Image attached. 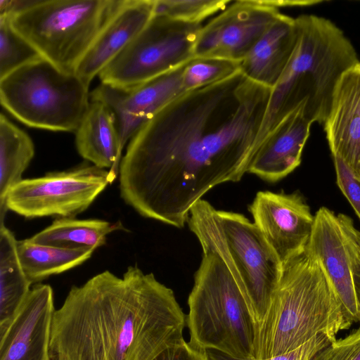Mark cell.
I'll return each instance as SVG.
<instances>
[{
  "label": "cell",
  "instance_id": "obj_1",
  "mask_svg": "<svg viewBox=\"0 0 360 360\" xmlns=\"http://www.w3.org/2000/svg\"><path fill=\"white\" fill-rule=\"evenodd\" d=\"M271 91L240 71L166 105L129 140L122 198L143 217L184 227L206 193L248 173Z\"/></svg>",
  "mask_w": 360,
  "mask_h": 360
},
{
  "label": "cell",
  "instance_id": "obj_2",
  "mask_svg": "<svg viewBox=\"0 0 360 360\" xmlns=\"http://www.w3.org/2000/svg\"><path fill=\"white\" fill-rule=\"evenodd\" d=\"M186 316L173 290L129 266L73 285L52 321L50 360H153L182 341Z\"/></svg>",
  "mask_w": 360,
  "mask_h": 360
},
{
  "label": "cell",
  "instance_id": "obj_3",
  "mask_svg": "<svg viewBox=\"0 0 360 360\" xmlns=\"http://www.w3.org/2000/svg\"><path fill=\"white\" fill-rule=\"evenodd\" d=\"M297 40L285 70L271 89L257 140L300 105L307 120L324 124L342 75L359 63L343 32L330 20L314 15L295 18Z\"/></svg>",
  "mask_w": 360,
  "mask_h": 360
},
{
  "label": "cell",
  "instance_id": "obj_4",
  "mask_svg": "<svg viewBox=\"0 0 360 360\" xmlns=\"http://www.w3.org/2000/svg\"><path fill=\"white\" fill-rule=\"evenodd\" d=\"M352 324L319 264L306 250L283 266L269 311L258 326L256 360L290 352L320 334L336 340Z\"/></svg>",
  "mask_w": 360,
  "mask_h": 360
},
{
  "label": "cell",
  "instance_id": "obj_5",
  "mask_svg": "<svg viewBox=\"0 0 360 360\" xmlns=\"http://www.w3.org/2000/svg\"><path fill=\"white\" fill-rule=\"evenodd\" d=\"M187 223L202 252L215 255L229 270L259 326L283 272L264 235L243 214L217 210L202 199L191 209Z\"/></svg>",
  "mask_w": 360,
  "mask_h": 360
},
{
  "label": "cell",
  "instance_id": "obj_6",
  "mask_svg": "<svg viewBox=\"0 0 360 360\" xmlns=\"http://www.w3.org/2000/svg\"><path fill=\"white\" fill-rule=\"evenodd\" d=\"M188 304L190 344L238 360H256L258 326L234 278L215 255L202 252Z\"/></svg>",
  "mask_w": 360,
  "mask_h": 360
},
{
  "label": "cell",
  "instance_id": "obj_7",
  "mask_svg": "<svg viewBox=\"0 0 360 360\" xmlns=\"http://www.w3.org/2000/svg\"><path fill=\"white\" fill-rule=\"evenodd\" d=\"M124 0L27 1L9 17L13 28L58 68L75 72Z\"/></svg>",
  "mask_w": 360,
  "mask_h": 360
},
{
  "label": "cell",
  "instance_id": "obj_8",
  "mask_svg": "<svg viewBox=\"0 0 360 360\" xmlns=\"http://www.w3.org/2000/svg\"><path fill=\"white\" fill-rule=\"evenodd\" d=\"M89 86L41 57L0 79V101L25 125L75 132L91 102Z\"/></svg>",
  "mask_w": 360,
  "mask_h": 360
},
{
  "label": "cell",
  "instance_id": "obj_9",
  "mask_svg": "<svg viewBox=\"0 0 360 360\" xmlns=\"http://www.w3.org/2000/svg\"><path fill=\"white\" fill-rule=\"evenodd\" d=\"M202 27L153 15L134 41L101 72V83L131 89L184 65L195 57Z\"/></svg>",
  "mask_w": 360,
  "mask_h": 360
},
{
  "label": "cell",
  "instance_id": "obj_10",
  "mask_svg": "<svg viewBox=\"0 0 360 360\" xmlns=\"http://www.w3.org/2000/svg\"><path fill=\"white\" fill-rule=\"evenodd\" d=\"M110 183L109 170L84 165L22 179L8 191V210L27 219L74 218L85 211Z\"/></svg>",
  "mask_w": 360,
  "mask_h": 360
},
{
  "label": "cell",
  "instance_id": "obj_11",
  "mask_svg": "<svg viewBox=\"0 0 360 360\" xmlns=\"http://www.w3.org/2000/svg\"><path fill=\"white\" fill-rule=\"evenodd\" d=\"M281 14L269 1H233L202 27L195 46V57L240 63Z\"/></svg>",
  "mask_w": 360,
  "mask_h": 360
},
{
  "label": "cell",
  "instance_id": "obj_12",
  "mask_svg": "<svg viewBox=\"0 0 360 360\" xmlns=\"http://www.w3.org/2000/svg\"><path fill=\"white\" fill-rule=\"evenodd\" d=\"M250 212L283 266L306 250L314 216L300 193L259 191Z\"/></svg>",
  "mask_w": 360,
  "mask_h": 360
},
{
  "label": "cell",
  "instance_id": "obj_13",
  "mask_svg": "<svg viewBox=\"0 0 360 360\" xmlns=\"http://www.w3.org/2000/svg\"><path fill=\"white\" fill-rule=\"evenodd\" d=\"M184 65L131 89L101 83L90 92L91 100L103 103L114 114L122 150L158 111L186 93L182 84Z\"/></svg>",
  "mask_w": 360,
  "mask_h": 360
},
{
  "label": "cell",
  "instance_id": "obj_14",
  "mask_svg": "<svg viewBox=\"0 0 360 360\" xmlns=\"http://www.w3.org/2000/svg\"><path fill=\"white\" fill-rule=\"evenodd\" d=\"M55 311L51 286L34 285L13 319L0 332V360H50Z\"/></svg>",
  "mask_w": 360,
  "mask_h": 360
},
{
  "label": "cell",
  "instance_id": "obj_15",
  "mask_svg": "<svg viewBox=\"0 0 360 360\" xmlns=\"http://www.w3.org/2000/svg\"><path fill=\"white\" fill-rule=\"evenodd\" d=\"M306 250L316 259L340 300L348 319L359 321L353 274L337 215L326 207L315 215Z\"/></svg>",
  "mask_w": 360,
  "mask_h": 360
},
{
  "label": "cell",
  "instance_id": "obj_16",
  "mask_svg": "<svg viewBox=\"0 0 360 360\" xmlns=\"http://www.w3.org/2000/svg\"><path fill=\"white\" fill-rule=\"evenodd\" d=\"M154 4L155 0H124L75 69L87 86L146 27L153 15Z\"/></svg>",
  "mask_w": 360,
  "mask_h": 360
},
{
  "label": "cell",
  "instance_id": "obj_17",
  "mask_svg": "<svg viewBox=\"0 0 360 360\" xmlns=\"http://www.w3.org/2000/svg\"><path fill=\"white\" fill-rule=\"evenodd\" d=\"M323 125L332 155L360 179V62L339 81Z\"/></svg>",
  "mask_w": 360,
  "mask_h": 360
},
{
  "label": "cell",
  "instance_id": "obj_18",
  "mask_svg": "<svg viewBox=\"0 0 360 360\" xmlns=\"http://www.w3.org/2000/svg\"><path fill=\"white\" fill-rule=\"evenodd\" d=\"M311 125L302 105L287 115L264 138L248 173L269 182H276L290 174L301 162Z\"/></svg>",
  "mask_w": 360,
  "mask_h": 360
},
{
  "label": "cell",
  "instance_id": "obj_19",
  "mask_svg": "<svg viewBox=\"0 0 360 360\" xmlns=\"http://www.w3.org/2000/svg\"><path fill=\"white\" fill-rule=\"evenodd\" d=\"M297 40L295 18L281 14L240 63L249 79L272 89L285 70Z\"/></svg>",
  "mask_w": 360,
  "mask_h": 360
},
{
  "label": "cell",
  "instance_id": "obj_20",
  "mask_svg": "<svg viewBox=\"0 0 360 360\" xmlns=\"http://www.w3.org/2000/svg\"><path fill=\"white\" fill-rule=\"evenodd\" d=\"M79 154L94 165L109 169L111 184L119 174L122 150L116 120L103 103L91 100L89 109L75 131Z\"/></svg>",
  "mask_w": 360,
  "mask_h": 360
},
{
  "label": "cell",
  "instance_id": "obj_21",
  "mask_svg": "<svg viewBox=\"0 0 360 360\" xmlns=\"http://www.w3.org/2000/svg\"><path fill=\"white\" fill-rule=\"evenodd\" d=\"M17 241L4 223L0 224V332L13 319L31 290L20 262Z\"/></svg>",
  "mask_w": 360,
  "mask_h": 360
},
{
  "label": "cell",
  "instance_id": "obj_22",
  "mask_svg": "<svg viewBox=\"0 0 360 360\" xmlns=\"http://www.w3.org/2000/svg\"><path fill=\"white\" fill-rule=\"evenodd\" d=\"M34 156L30 136L0 115V224L4 223L8 210L6 205L10 189L22 180V175Z\"/></svg>",
  "mask_w": 360,
  "mask_h": 360
},
{
  "label": "cell",
  "instance_id": "obj_23",
  "mask_svg": "<svg viewBox=\"0 0 360 360\" xmlns=\"http://www.w3.org/2000/svg\"><path fill=\"white\" fill-rule=\"evenodd\" d=\"M94 251L88 248H68L38 244L29 238L17 241L20 262L32 284L79 266L91 257Z\"/></svg>",
  "mask_w": 360,
  "mask_h": 360
},
{
  "label": "cell",
  "instance_id": "obj_24",
  "mask_svg": "<svg viewBox=\"0 0 360 360\" xmlns=\"http://www.w3.org/2000/svg\"><path fill=\"white\" fill-rule=\"evenodd\" d=\"M123 229L120 221L61 217L56 218L50 226L29 240L38 244L68 248H88L95 250L105 244L108 235Z\"/></svg>",
  "mask_w": 360,
  "mask_h": 360
},
{
  "label": "cell",
  "instance_id": "obj_25",
  "mask_svg": "<svg viewBox=\"0 0 360 360\" xmlns=\"http://www.w3.org/2000/svg\"><path fill=\"white\" fill-rule=\"evenodd\" d=\"M240 63L194 57L184 67L182 84L186 92L223 81L240 72Z\"/></svg>",
  "mask_w": 360,
  "mask_h": 360
},
{
  "label": "cell",
  "instance_id": "obj_26",
  "mask_svg": "<svg viewBox=\"0 0 360 360\" xmlns=\"http://www.w3.org/2000/svg\"><path fill=\"white\" fill-rule=\"evenodd\" d=\"M41 56L12 26L8 16H0V79Z\"/></svg>",
  "mask_w": 360,
  "mask_h": 360
},
{
  "label": "cell",
  "instance_id": "obj_27",
  "mask_svg": "<svg viewBox=\"0 0 360 360\" xmlns=\"http://www.w3.org/2000/svg\"><path fill=\"white\" fill-rule=\"evenodd\" d=\"M229 0H155L153 15L190 23H200L207 17L224 11Z\"/></svg>",
  "mask_w": 360,
  "mask_h": 360
},
{
  "label": "cell",
  "instance_id": "obj_28",
  "mask_svg": "<svg viewBox=\"0 0 360 360\" xmlns=\"http://www.w3.org/2000/svg\"><path fill=\"white\" fill-rule=\"evenodd\" d=\"M336 340L327 335L320 334L290 352L264 360H312L319 352ZM207 352L210 360H238L215 350L209 349Z\"/></svg>",
  "mask_w": 360,
  "mask_h": 360
},
{
  "label": "cell",
  "instance_id": "obj_29",
  "mask_svg": "<svg viewBox=\"0 0 360 360\" xmlns=\"http://www.w3.org/2000/svg\"><path fill=\"white\" fill-rule=\"evenodd\" d=\"M312 360H360V327L345 338L332 342Z\"/></svg>",
  "mask_w": 360,
  "mask_h": 360
},
{
  "label": "cell",
  "instance_id": "obj_30",
  "mask_svg": "<svg viewBox=\"0 0 360 360\" xmlns=\"http://www.w3.org/2000/svg\"><path fill=\"white\" fill-rule=\"evenodd\" d=\"M333 157L337 184L360 219V179L340 157Z\"/></svg>",
  "mask_w": 360,
  "mask_h": 360
},
{
  "label": "cell",
  "instance_id": "obj_31",
  "mask_svg": "<svg viewBox=\"0 0 360 360\" xmlns=\"http://www.w3.org/2000/svg\"><path fill=\"white\" fill-rule=\"evenodd\" d=\"M153 360H210L207 350L198 348L184 340L170 345Z\"/></svg>",
  "mask_w": 360,
  "mask_h": 360
},
{
  "label": "cell",
  "instance_id": "obj_32",
  "mask_svg": "<svg viewBox=\"0 0 360 360\" xmlns=\"http://www.w3.org/2000/svg\"><path fill=\"white\" fill-rule=\"evenodd\" d=\"M346 244L354 251L360 262V231L355 227L353 220L345 214L337 215Z\"/></svg>",
  "mask_w": 360,
  "mask_h": 360
},
{
  "label": "cell",
  "instance_id": "obj_33",
  "mask_svg": "<svg viewBox=\"0 0 360 360\" xmlns=\"http://www.w3.org/2000/svg\"><path fill=\"white\" fill-rule=\"evenodd\" d=\"M345 243L350 260L351 269L353 274L354 288L359 309L360 323V262L354 251Z\"/></svg>",
  "mask_w": 360,
  "mask_h": 360
}]
</instances>
